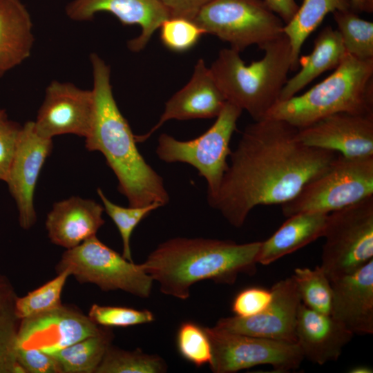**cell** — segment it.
<instances>
[{
    "label": "cell",
    "mask_w": 373,
    "mask_h": 373,
    "mask_svg": "<svg viewBox=\"0 0 373 373\" xmlns=\"http://www.w3.org/2000/svg\"><path fill=\"white\" fill-rule=\"evenodd\" d=\"M298 130L270 117L245 127L217 194L208 201L231 225L241 227L257 206L290 200L338 156L302 144Z\"/></svg>",
    "instance_id": "6da1fadb"
},
{
    "label": "cell",
    "mask_w": 373,
    "mask_h": 373,
    "mask_svg": "<svg viewBox=\"0 0 373 373\" xmlns=\"http://www.w3.org/2000/svg\"><path fill=\"white\" fill-rule=\"evenodd\" d=\"M90 61L93 77V113L86 148L99 151L118 180V191L130 207L169 201L162 178L146 162L137 148L135 135L113 97L111 69L97 54Z\"/></svg>",
    "instance_id": "7a4b0ae2"
},
{
    "label": "cell",
    "mask_w": 373,
    "mask_h": 373,
    "mask_svg": "<svg viewBox=\"0 0 373 373\" xmlns=\"http://www.w3.org/2000/svg\"><path fill=\"white\" fill-rule=\"evenodd\" d=\"M261 242L238 244L203 238H174L158 245L142 263L160 291L182 300L204 280L233 284L240 274L256 270Z\"/></svg>",
    "instance_id": "3957f363"
},
{
    "label": "cell",
    "mask_w": 373,
    "mask_h": 373,
    "mask_svg": "<svg viewBox=\"0 0 373 373\" xmlns=\"http://www.w3.org/2000/svg\"><path fill=\"white\" fill-rule=\"evenodd\" d=\"M260 49L262 58L249 65L240 52L222 49L209 68L226 101L246 111L254 121L265 118L279 101L291 67V46L284 33Z\"/></svg>",
    "instance_id": "277c9868"
},
{
    "label": "cell",
    "mask_w": 373,
    "mask_h": 373,
    "mask_svg": "<svg viewBox=\"0 0 373 373\" xmlns=\"http://www.w3.org/2000/svg\"><path fill=\"white\" fill-rule=\"evenodd\" d=\"M341 112L373 114V59L347 53L329 76L300 95L278 101L266 117L300 129Z\"/></svg>",
    "instance_id": "5b68a950"
},
{
    "label": "cell",
    "mask_w": 373,
    "mask_h": 373,
    "mask_svg": "<svg viewBox=\"0 0 373 373\" xmlns=\"http://www.w3.org/2000/svg\"><path fill=\"white\" fill-rule=\"evenodd\" d=\"M373 195V156L338 155L327 169L281 204L288 218L306 212L329 213Z\"/></svg>",
    "instance_id": "8992f818"
},
{
    "label": "cell",
    "mask_w": 373,
    "mask_h": 373,
    "mask_svg": "<svg viewBox=\"0 0 373 373\" xmlns=\"http://www.w3.org/2000/svg\"><path fill=\"white\" fill-rule=\"evenodd\" d=\"M242 110L226 102L213 124L203 134L182 141L166 133L158 138L156 154L165 162H184L195 168L207 183V200L218 193L228 168L229 144Z\"/></svg>",
    "instance_id": "52a82bcc"
},
{
    "label": "cell",
    "mask_w": 373,
    "mask_h": 373,
    "mask_svg": "<svg viewBox=\"0 0 373 373\" xmlns=\"http://www.w3.org/2000/svg\"><path fill=\"white\" fill-rule=\"evenodd\" d=\"M321 264L330 281L373 260V195L328 214Z\"/></svg>",
    "instance_id": "ba28073f"
},
{
    "label": "cell",
    "mask_w": 373,
    "mask_h": 373,
    "mask_svg": "<svg viewBox=\"0 0 373 373\" xmlns=\"http://www.w3.org/2000/svg\"><path fill=\"white\" fill-rule=\"evenodd\" d=\"M193 20L240 52L252 45L261 48L282 35L285 25L263 0H213Z\"/></svg>",
    "instance_id": "9c48e42d"
},
{
    "label": "cell",
    "mask_w": 373,
    "mask_h": 373,
    "mask_svg": "<svg viewBox=\"0 0 373 373\" xmlns=\"http://www.w3.org/2000/svg\"><path fill=\"white\" fill-rule=\"evenodd\" d=\"M81 283H93L102 290L121 289L140 298L151 291V277L142 264L136 265L101 242L96 236L66 249L57 265Z\"/></svg>",
    "instance_id": "30bf717a"
},
{
    "label": "cell",
    "mask_w": 373,
    "mask_h": 373,
    "mask_svg": "<svg viewBox=\"0 0 373 373\" xmlns=\"http://www.w3.org/2000/svg\"><path fill=\"white\" fill-rule=\"evenodd\" d=\"M209 338L215 373H233L256 365H268L276 372L298 369L304 359L296 343L231 332L204 327Z\"/></svg>",
    "instance_id": "8fae6325"
},
{
    "label": "cell",
    "mask_w": 373,
    "mask_h": 373,
    "mask_svg": "<svg viewBox=\"0 0 373 373\" xmlns=\"http://www.w3.org/2000/svg\"><path fill=\"white\" fill-rule=\"evenodd\" d=\"M93 113L92 90H84L70 82L52 81L46 87L44 102L34 122L37 133L52 139L63 134L86 137Z\"/></svg>",
    "instance_id": "7c38bea8"
},
{
    "label": "cell",
    "mask_w": 373,
    "mask_h": 373,
    "mask_svg": "<svg viewBox=\"0 0 373 373\" xmlns=\"http://www.w3.org/2000/svg\"><path fill=\"white\" fill-rule=\"evenodd\" d=\"M270 289L271 300L261 312L249 317L222 318L215 327L238 334L296 343V324L301 300L292 277L276 282Z\"/></svg>",
    "instance_id": "4fadbf2b"
},
{
    "label": "cell",
    "mask_w": 373,
    "mask_h": 373,
    "mask_svg": "<svg viewBox=\"0 0 373 373\" xmlns=\"http://www.w3.org/2000/svg\"><path fill=\"white\" fill-rule=\"evenodd\" d=\"M104 330L88 316L62 305L21 319L17 349H37L50 354Z\"/></svg>",
    "instance_id": "5bb4252c"
},
{
    "label": "cell",
    "mask_w": 373,
    "mask_h": 373,
    "mask_svg": "<svg viewBox=\"0 0 373 373\" xmlns=\"http://www.w3.org/2000/svg\"><path fill=\"white\" fill-rule=\"evenodd\" d=\"M303 144L346 157L373 156V114L346 112L327 115L298 130Z\"/></svg>",
    "instance_id": "9a60e30c"
},
{
    "label": "cell",
    "mask_w": 373,
    "mask_h": 373,
    "mask_svg": "<svg viewBox=\"0 0 373 373\" xmlns=\"http://www.w3.org/2000/svg\"><path fill=\"white\" fill-rule=\"evenodd\" d=\"M52 148V139L39 135L33 121L22 126L6 183L17 207L19 224L24 229H30L36 222L34 193Z\"/></svg>",
    "instance_id": "2e32d148"
},
{
    "label": "cell",
    "mask_w": 373,
    "mask_h": 373,
    "mask_svg": "<svg viewBox=\"0 0 373 373\" xmlns=\"http://www.w3.org/2000/svg\"><path fill=\"white\" fill-rule=\"evenodd\" d=\"M106 12L124 26L138 25L140 34L128 41L133 52L144 49L162 23L170 17L160 0H71L65 8L67 17L75 21L92 20L96 14Z\"/></svg>",
    "instance_id": "e0dca14e"
},
{
    "label": "cell",
    "mask_w": 373,
    "mask_h": 373,
    "mask_svg": "<svg viewBox=\"0 0 373 373\" xmlns=\"http://www.w3.org/2000/svg\"><path fill=\"white\" fill-rule=\"evenodd\" d=\"M227 101L204 59H200L189 82L165 104L157 123L147 133L135 135L137 142L148 140L165 122L216 117Z\"/></svg>",
    "instance_id": "ac0fdd59"
},
{
    "label": "cell",
    "mask_w": 373,
    "mask_h": 373,
    "mask_svg": "<svg viewBox=\"0 0 373 373\" xmlns=\"http://www.w3.org/2000/svg\"><path fill=\"white\" fill-rule=\"evenodd\" d=\"M330 315L353 334L373 333V260L331 281Z\"/></svg>",
    "instance_id": "d6986e66"
},
{
    "label": "cell",
    "mask_w": 373,
    "mask_h": 373,
    "mask_svg": "<svg viewBox=\"0 0 373 373\" xmlns=\"http://www.w3.org/2000/svg\"><path fill=\"white\" fill-rule=\"evenodd\" d=\"M353 336L330 314L316 312L300 303L296 339L304 358L318 365L336 361Z\"/></svg>",
    "instance_id": "ffe728a7"
},
{
    "label": "cell",
    "mask_w": 373,
    "mask_h": 373,
    "mask_svg": "<svg viewBox=\"0 0 373 373\" xmlns=\"http://www.w3.org/2000/svg\"><path fill=\"white\" fill-rule=\"evenodd\" d=\"M104 210L95 201L80 197L56 202L46 220L50 241L68 249L96 236L104 224Z\"/></svg>",
    "instance_id": "44dd1931"
},
{
    "label": "cell",
    "mask_w": 373,
    "mask_h": 373,
    "mask_svg": "<svg viewBox=\"0 0 373 373\" xmlns=\"http://www.w3.org/2000/svg\"><path fill=\"white\" fill-rule=\"evenodd\" d=\"M32 28L30 14L21 0H0V77L30 57Z\"/></svg>",
    "instance_id": "7402d4cb"
},
{
    "label": "cell",
    "mask_w": 373,
    "mask_h": 373,
    "mask_svg": "<svg viewBox=\"0 0 373 373\" xmlns=\"http://www.w3.org/2000/svg\"><path fill=\"white\" fill-rule=\"evenodd\" d=\"M329 213L306 212L291 216L261 242L258 263L269 265L323 237Z\"/></svg>",
    "instance_id": "603a6c76"
},
{
    "label": "cell",
    "mask_w": 373,
    "mask_h": 373,
    "mask_svg": "<svg viewBox=\"0 0 373 373\" xmlns=\"http://www.w3.org/2000/svg\"><path fill=\"white\" fill-rule=\"evenodd\" d=\"M346 54L338 31L330 26L324 28L316 38L311 53L299 58L301 68L287 79L280 92L279 101L295 96L320 75L335 69Z\"/></svg>",
    "instance_id": "cb8c5ba5"
},
{
    "label": "cell",
    "mask_w": 373,
    "mask_h": 373,
    "mask_svg": "<svg viewBox=\"0 0 373 373\" xmlns=\"http://www.w3.org/2000/svg\"><path fill=\"white\" fill-rule=\"evenodd\" d=\"M352 8L350 0H303L292 19L283 26L291 46L290 70L299 66L300 52L307 38L325 16L336 10Z\"/></svg>",
    "instance_id": "d4e9b609"
},
{
    "label": "cell",
    "mask_w": 373,
    "mask_h": 373,
    "mask_svg": "<svg viewBox=\"0 0 373 373\" xmlns=\"http://www.w3.org/2000/svg\"><path fill=\"white\" fill-rule=\"evenodd\" d=\"M18 298L9 278L0 274V373H26L17 362V336L21 319Z\"/></svg>",
    "instance_id": "484cf974"
},
{
    "label": "cell",
    "mask_w": 373,
    "mask_h": 373,
    "mask_svg": "<svg viewBox=\"0 0 373 373\" xmlns=\"http://www.w3.org/2000/svg\"><path fill=\"white\" fill-rule=\"evenodd\" d=\"M113 338L111 332L88 336L50 353L63 373H93L99 365Z\"/></svg>",
    "instance_id": "4316f807"
},
{
    "label": "cell",
    "mask_w": 373,
    "mask_h": 373,
    "mask_svg": "<svg viewBox=\"0 0 373 373\" xmlns=\"http://www.w3.org/2000/svg\"><path fill=\"white\" fill-rule=\"evenodd\" d=\"M333 17L346 52L360 59H373V23L352 8L336 10Z\"/></svg>",
    "instance_id": "83f0119b"
},
{
    "label": "cell",
    "mask_w": 373,
    "mask_h": 373,
    "mask_svg": "<svg viewBox=\"0 0 373 373\" xmlns=\"http://www.w3.org/2000/svg\"><path fill=\"white\" fill-rule=\"evenodd\" d=\"M291 277L303 304L316 312L330 314L332 283L320 265L314 269L298 267Z\"/></svg>",
    "instance_id": "f1b7e54d"
},
{
    "label": "cell",
    "mask_w": 373,
    "mask_h": 373,
    "mask_svg": "<svg viewBox=\"0 0 373 373\" xmlns=\"http://www.w3.org/2000/svg\"><path fill=\"white\" fill-rule=\"evenodd\" d=\"M164 361L155 354H148L140 350L133 352L110 345L96 373H160L166 372Z\"/></svg>",
    "instance_id": "f546056e"
},
{
    "label": "cell",
    "mask_w": 373,
    "mask_h": 373,
    "mask_svg": "<svg viewBox=\"0 0 373 373\" xmlns=\"http://www.w3.org/2000/svg\"><path fill=\"white\" fill-rule=\"evenodd\" d=\"M70 275L66 271L59 272L52 280L16 300V312L23 318L44 313L62 305L61 294Z\"/></svg>",
    "instance_id": "4dcf8cb0"
},
{
    "label": "cell",
    "mask_w": 373,
    "mask_h": 373,
    "mask_svg": "<svg viewBox=\"0 0 373 373\" xmlns=\"http://www.w3.org/2000/svg\"><path fill=\"white\" fill-rule=\"evenodd\" d=\"M97 192L102 202L104 211L115 224L120 233L123 242V257L133 262L130 246L133 230L151 211L162 205L154 202L143 207H123L112 202L101 189L98 188Z\"/></svg>",
    "instance_id": "1f68e13d"
},
{
    "label": "cell",
    "mask_w": 373,
    "mask_h": 373,
    "mask_svg": "<svg viewBox=\"0 0 373 373\" xmlns=\"http://www.w3.org/2000/svg\"><path fill=\"white\" fill-rule=\"evenodd\" d=\"M176 345L180 355L197 367L210 364L212 349L204 327L191 322H183L176 336Z\"/></svg>",
    "instance_id": "d6a6232c"
},
{
    "label": "cell",
    "mask_w": 373,
    "mask_h": 373,
    "mask_svg": "<svg viewBox=\"0 0 373 373\" xmlns=\"http://www.w3.org/2000/svg\"><path fill=\"white\" fill-rule=\"evenodd\" d=\"M159 29L163 45L176 52L191 49L205 34L193 20L182 17H169L162 23Z\"/></svg>",
    "instance_id": "836d02e7"
},
{
    "label": "cell",
    "mask_w": 373,
    "mask_h": 373,
    "mask_svg": "<svg viewBox=\"0 0 373 373\" xmlns=\"http://www.w3.org/2000/svg\"><path fill=\"white\" fill-rule=\"evenodd\" d=\"M88 316L97 325L104 327H129L149 323L155 319L153 314L147 309L97 304L91 306Z\"/></svg>",
    "instance_id": "e575fe53"
},
{
    "label": "cell",
    "mask_w": 373,
    "mask_h": 373,
    "mask_svg": "<svg viewBox=\"0 0 373 373\" xmlns=\"http://www.w3.org/2000/svg\"><path fill=\"white\" fill-rule=\"evenodd\" d=\"M272 298L271 289L261 287H249L238 292L234 297L231 310L234 316L249 317L264 310Z\"/></svg>",
    "instance_id": "d590c367"
},
{
    "label": "cell",
    "mask_w": 373,
    "mask_h": 373,
    "mask_svg": "<svg viewBox=\"0 0 373 373\" xmlns=\"http://www.w3.org/2000/svg\"><path fill=\"white\" fill-rule=\"evenodd\" d=\"M21 128L7 118L0 121V180L5 182L8 179Z\"/></svg>",
    "instance_id": "8d00e7d4"
},
{
    "label": "cell",
    "mask_w": 373,
    "mask_h": 373,
    "mask_svg": "<svg viewBox=\"0 0 373 373\" xmlns=\"http://www.w3.org/2000/svg\"><path fill=\"white\" fill-rule=\"evenodd\" d=\"M17 362L26 373H62L50 354L37 349H17Z\"/></svg>",
    "instance_id": "74e56055"
},
{
    "label": "cell",
    "mask_w": 373,
    "mask_h": 373,
    "mask_svg": "<svg viewBox=\"0 0 373 373\" xmlns=\"http://www.w3.org/2000/svg\"><path fill=\"white\" fill-rule=\"evenodd\" d=\"M170 17H182L193 20L205 6L213 0H160Z\"/></svg>",
    "instance_id": "f35d334b"
},
{
    "label": "cell",
    "mask_w": 373,
    "mask_h": 373,
    "mask_svg": "<svg viewBox=\"0 0 373 373\" xmlns=\"http://www.w3.org/2000/svg\"><path fill=\"white\" fill-rule=\"evenodd\" d=\"M267 7L285 24L294 16L298 5L295 0H263Z\"/></svg>",
    "instance_id": "ab89813d"
},
{
    "label": "cell",
    "mask_w": 373,
    "mask_h": 373,
    "mask_svg": "<svg viewBox=\"0 0 373 373\" xmlns=\"http://www.w3.org/2000/svg\"><path fill=\"white\" fill-rule=\"evenodd\" d=\"M352 9L356 12L373 11V0H350Z\"/></svg>",
    "instance_id": "60d3db41"
},
{
    "label": "cell",
    "mask_w": 373,
    "mask_h": 373,
    "mask_svg": "<svg viewBox=\"0 0 373 373\" xmlns=\"http://www.w3.org/2000/svg\"><path fill=\"white\" fill-rule=\"evenodd\" d=\"M372 369L367 365H357L349 370L350 373H372Z\"/></svg>",
    "instance_id": "b9f144b4"
},
{
    "label": "cell",
    "mask_w": 373,
    "mask_h": 373,
    "mask_svg": "<svg viewBox=\"0 0 373 373\" xmlns=\"http://www.w3.org/2000/svg\"><path fill=\"white\" fill-rule=\"evenodd\" d=\"M7 118V115L5 110L0 108V121Z\"/></svg>",
    "instance_id": "7bdbcfd3"
}]
</instances>
